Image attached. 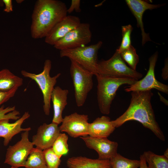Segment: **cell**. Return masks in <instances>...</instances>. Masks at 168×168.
I'll list each match as a JSON object with an SVG mask.
<instances>
[{
  "label": "cell",
  "instance_id": "cell-1",
  "mask_svg": "<svg viewBox=\"0 0 168 168\" xmlns=\"http://www.w3.org/2000/svg\"><path fill=\"white\" fill-rule=\"evenodd\" d=\"M153 95L151 90L132 92L129 106L121 115L111 121L113 126L118 128L127 121H136L150 129L159 139L165 141L164 135L156 120L151 103Z\"/></svg>",
  "mask_w": 168,
  "mask_h": 168
},
{
  "label": "cell",
  "instance_id": "cell-2",
  "mask_svg": "<svg viewBox=\"0 0 168 168\" xmlns=\"http://www.w3.org/2000/svg\"><path fill=\"white\" fill-rule=\"evenodd\" d=\"M67 8L58 0H38L31 16L30 33L34 39L45 38L54 27L67 16Z\"/></svg>",
  "mask_w": 168,
  "mask_h": 168
},
{
  "label": "cell",
  "instance_id": "cell-3",
  "mask_svg": "<svg viewBox=\"0 0 168 168\" xmlns=\"http://www.w3.org/2000/svg\"><path fill=\"white\" fill-rule=\"evenodd\" d=\"M96 76L97 81L98 107L100 112L105 114H110L111 105L119 87L123 84L132 85L137 81L133 79L115 78L99 74Z\"/></svg>",
  "mask_w": 168,
  "mask_h": 168
},
{
  "label": "cell",
  "instance_id": "cell-4",
  "mask_svg": "<svg viewBox=\"0 0 168 168\" xmlns=\"http://www.w3.org/2000/svg\"><path fill=\"white\" fill-rule=\"evenodd\" d=\"M97 71V74L102 76L137 81L143 76L142 73L128 66L117 50L109 59L98 61Z\"/></svg>",
  "mask_w": 168,
  "mask_h": 168
},
{
  "label": "cell",
  "instance_id": "cell-5",
  "mask_svg": "<svg viewBox=\"0 0 168 168\" xmlns=\"http://www.w3.org/2000/svg\"><path fill=\"white\" fill-rule=\"evenodd\" d=\"M102 44V42L100 41L89 45L61 50L60 56L61 58L67 57L70 60L76 62L96 76L97 74V68L98 61L97 54Z\"/></svg>",
  "mask_w": 168,
  "mask_h": 168
},
{
  "label": "cell",
  "instance_id": "cell-6",
  "mask_svg": "<svg viewBox=\"0 0 168 168\" xmlns=\"http://www.w3.org/2000/svg\"><path fill=\"white\" fill-rule=\"evenodd\" d=\"M51 67V61L47 59L44 62L43 71L39 74L31 73L24 70L21 71V73L23 77L34 80L38 85L43 95V110L47 115H49L50 113L51 94L58 78L61 75L60 73H58L55 76L51 77L50 72Z\"/></svg>",
  "mask_w": 168,
  "mask_h": 168
},
{
  "label": "cell",
  "instance_id": "cell-7",
  "mask_svg": "<svg viewBox=\"0 0 168 168\" xmlns=\"http://www.w3.org/2000/svg\"><path fill=\"white\" fill-rule=\"evenodd\" d=\"M70 72L73 85L76 102L78 107L84 104L92 89L94 75L76 62L70 60Z\"/></svg>",
  "mask_w": 168,
  "mask_h": 168
},
{
  "label": "cell",
  "instance_id": "cell-8",
  "mask_svg": "<svg viewBox=\"0 0 168 168\" xmlns=\"http://www.w3.org/2000/svg\"><path fill=\"white\" fill-rule=\"evenodd\" d=\"M29 131H24L21 139L7 148L4 163L11 168L24 167L28 157L34 148V144L29 139Z\"/></svg>",
  "mask_w": 168,
  "mask_h": 168
},
{
  "label": "cell",
  "instance_id": "cell-9",
  "mask_svg": "<svg viewBox=\"0 0 168 168\" xmlns=\"http://www.w3.org/2000/svg\"><path fill=\"white\" fill-rule=\"evenodd\" d=\"M92 36L89 24L81 23L57 41L54 46L56 49L61 50L86 45L91 41Z\"/></svg>",
  "mask_w": 168,
  "mask_h": 168
},
{
  "label": "cell",
  "instance_id": "cell-10",
  "mask_svg": "<svg viewBox=\"0 0 168 168\" xmlns=\"http://www.w3.org/2000/svg\"><path fill=\"white\" fill-rule=\"evenodd\" d=\"M158 57L157 52H156L149 58V66L145 76L137 81L134 84L125 88L124 91H142L156 89L166 94L168 93V86L157 81L155 76V68Z\"/></svg>",
  "mask_w": 168,
  "mask_h": 168
},
{
  "label": "cell",
  "instance_id": "cell-11",
  "mask_svg": "<svg viewBox=\"0 0 168 168\" xmlns=\"http://www.w3.org/2000/svg\"><path fill=\"white\" fill-rule=\"evenodd\" d=\"M88 119L87 115L77 112L66 116L59 127L60 132L66 133L74 138L88 136Z\"/></svg>",
  "mask_w": 168,
  "mask_h": 168
},
{
  "label": "cell",
  "instance_id": "cell-12",
  "mask_svg": "<svg viewBox=\"0 0 168 168\" xmlns=\"http://www.w3.org/2000/svg\"><path fill=\"white\" fill-rule=\"evenodd\" d=\"M80 138L87 147L97 152L99 159L110 160L118 153V143L109 140L107 138H96L88 135Z\"/></svg>",
  "mask_w": 168,
  "mask_h": 168
},
{
  "label": "cell",
  "instance_id": "cell-13",
  "mask_svg": "<svg viewBox=\"0 0 168 168\" xmlns=\"http://www.w3.org/2000/svg\"><path fill=\"white\" fill-rule=\"evenodd\" d=\"M60 133L58 125L44 123L38 127L36 134L32 137V142L36 148L44 151L52 147Z\"/></svg>",
  "mask_w": 168,
  "mask_h": 168
},
{
  "label": "cell",
  "instance_id": "cell-14",
  "mask_svg": "<svg viewBox=\"0 0 168 168\" xmlns=\"http://www.w3.org/2000/svg\"><path fill=\"white\" fill-rule=\"evenodd\" d=\"M81 23L77 16L67 15L58 22L45 38V42L53 45Z\"/></svg>",
  "mask_w": 168,
  "mask_h": 168
},
{
  "label": "cell",
  "instance_id": "cell-15",
  "mask_svg": "<svg viewBox=\"0 0 168 168\" xmlns=\"http://www.w3.org/2000/svg\"><path fill=\"white\" fill-rule=\"evenodd\" d=\"M125 2L137 20V27L141 29L142 45L147 41H151L149 34L145 31L142 21L143 15L146 10L157 8L161 7L162 4H152L143 0H126Z\"/></svg>",
  "mask_w": 168,
  "mask_h": 168
},
{
  "label": "cell",
  "instance_id": "cell-16",
  "mask_svg": "<svg viewBox=\"0 0 168 168\" xmlns=\"http://www.w3.org/2000/svg\"><path fill=\"white\" fill-rule=\"evenodd\" d=\"M30 116L28 112H26L15 122L9 123V119L0 120V137L4 138L3 144L7 146L14 136L22 131H30V127L23 128L21 125Z\"/></svg>",
  "mask_w": 168,
  "mask_h": 168
},
{
  "label": "cell",
  "instance_id": "cell-17",
  "mask_svg": "<svg viewBox=\"0 0 168 168\" xmlns=\"http://www.w3.org/2000/svg\"><path fill=\"white\" fill-rule=\"evenodd\" d=\"M68 93V90L62 89L59 86L54 88L51 97L54 110L52 123L58 125L61 123L63 119V112L67 104Z\"/></svg>",
  "mask_w": 168,
  "mask_h": 168
},
{
  "label": "cell",
  "instance_id": "cell-18",
  "mask_svg": "<svg viewBox=\"0 0 168 168\" xmlns=\"http://www.w3.org/2000/svg\"><path fill=\"white\" fill-rule=\"evenodd\" d=\"M115 129L110 118L103 116L96 118L92 122L89 124L88 135L96 138H107Z\"/></svg>",
  "mask_w": 168,
  "mask_h": 168
},
{
  "label": "cell",
  "instance_id": "cell-19",
  "mask_svg": "<svg viewBox=\"0 0 168 168\" xmlns=\"http://www.w3.org/2000/svg\"><path fill=\"white\" fill-rule=\"evenodd\" d=\"M68 168H111L110 160L92 159L85 156H73L66 162Z\"/></svg>",
  "mask_w": 168,
  "mask_h": 168
},
{
  "label": "cell",
  "instance_id": "cell-20",
  "mask_svg": "<svg viewBox=\"0 0 168 168\" xmlns=\"http://www.w3.org/2000/svg\"><path fill=\"white\" fill-rule=\"evenodd\" d=\"M23 79L5 68L0 71V91H9L14 87L21 86L23 84Z\"/></svg>",
  "mask_w": 168,
  "mask_h": 168
},
{
  "label": "cell",
  "instance_id": "cell-21",
  "mask_svg": "<svg viewBox=\"0 0 168 168\" xmlns=\"http://www.w3.org/2000/svg\"><path fill=\"white\" fill-rule=\"evenodd\" d=\"M25 168H47L43 151L34 148L27 157Z\"/></svg>",
  "mask_w": 168,
  "mask_h": 168
},
{
  "label": "cell",
  "instance_id": "cell-22",
  "mask_svg": "<svg viewBox=\"0 0 168 168\" xmlns=\"http://www.w3.org/2000/svg\"><path fill=\"white\" fill-rule=\"evenodd\" d=\"M148 168H168V158L164 155H157L150 151L144 152L142 154Z\"/></svg>",
  "mask_w": 168,
  "mask_h": 168
},
{
  "label": "cell",
  "instance_id": "cell-23",
  "mask_svg": "<svg viewBox=\"0 0 168 168\" xmlns=\"http://www.w3.org/2000/svg\"><path fill=\"white\" fill-rule=\"evenodd\" d=\"M110 161L111 168H138L140 164V160L129 159L118 153Z\"/></svg>",
  "mask_w": 168,
  "mask_h": 168
},
{
  "label": "cell",
  "instance_id": "cell-24",
  "mask_svg": "<svg viewBox=\"0 0 168 168\" xmlns=\"http://www.w3.org/2000/svg\"><path fill=\"white\" fill-rule=\"evenodd\" d=\"M68 139L67 135L64 133H60L52 147L53 152L60 158L69 151Z\"/></svg>",
  "mask_w": 168,
  "mask_h": 168
},
{
  "label": "cell",
  "instance_id": "cell-25",
  "mask_svg": "<svg viewBox=\"0 0 168 168\" xmlns=\"http://www.w3.org/2000/svg\"><path fill=\"white\" fill-rule=\"evenodd\" d=\"M120 54L123 60L128 63L130 67L136 70L137 65L139 61V57L135 48L131 45L128 49Z\"/></svg>",
  "mask_w": 168,
  "mask_h": 168
},
{
  "label": "cell",
  "instance_id": "cell-26",
  "mask_svg": "<svg viewBox=\"0 0 168 168\" xmlns=\"http://www.w3.org/2000/svg\"><path fill=\"white\" fill-rule=\"evenodd\" d=\"M133 29V28L130 24L122 26V40L120 46L116 49L119 53L131 45V35Z\"/></svg>",
  "mask_w": 168,
  "mask_h": 168
},
{
  "label": "cell",
  "instance_id": "cell-27",
  "mask_svg": "<svg viewBox=\"0 0 168 168\" xmlns=\"http://www.w3.org/2000/svg\"><path fill=\"white\" fill-rule=\"evenodd\" d=\"M47 168H58L61 161L51 148L43 151Z\"/></svg>",
  "mask_w": 168,
  "mask_h": 168
},
{
  "label": "cell",
  "instance_id": "cell-28",
  "mask_svg": "<svg viewBox=\"0 0 168 168\" xmlns=\"http://www.w3.org/2000/svg\"><path fill=\"white\" fill-rule=\"evenodd\" d=\"M19 111L15 110V106L4 108V105L0 107V120L9 119L17 120L20 117Z\"/></svg>",
  "mask_w": 168,
  "mask_h": 168
},
{
  "label": "cell",
  "instance_id": "cell-29",
  "mask_svg": "<svg viewBox=\"0 0 168 168\" xmlns=\"http://www.w3.org/2000/svg\"><path fill=\"white\" fill-rule=\"evenodd\" d=\"M19 87L16 86L8 91H0V106L14 96Z\"/></svg>",
  "mask_w": 168,
  "mask_h": 168
},
{
  "label": "cell",
  "instance_id": "cell-30",
  "mask_svg": "<svg viewBox=\"0 0 168 168\" xmlns=\"http://www.w3.org/2000/svg\"><path fill=\"white\" fill-rule=\"evenodd\" d=\"M80 0H72L69 7L67 9V13H70L75 11L76 12H80L81 10L80 8Z\"/></svg>",
  "mask_w": 168,
  "mask_h": 168
},
{
  "label": "cell",
  "instance_id": "cell-31",
  "mask_svg": "<svg viewBox=\"0 0 168 168\" xmlns=\"http://www.w3.org/2000/svg\"><path fill=\"white\" fill-rule=\"evenodd\" d=\"M5 5V8L3 10L4 12L9 13L12 12L13 6L12 0H2Z\"/></svg>",
  "mask_w": 168,
  "mask_h": 168
},
{
  "label": "cell",
  "instance_id": "cell-32",
  "mask_svg": "<svg viewBox=\"0 0 168 168\" xmlns=\"http://www.w3.org/2000/svg\"><path fill=\"white\" fill-rule=\"evenodd\" d=\"M168 59H166L165 62V65L162 70L161 77L165 80L168 79Z\"/></svg>",
  "mask_w": 168,
  "mask_h": 168
},
{
  "label": "cell",
  "instance_id": "cell-33",
  "mask_svg": "<svg viewBox=\"0 0 168 168\" xmlns=\"http://www.w3.org/2000/svg\"><path fill=\"white\" fill-rule=\"evenodd\" d=\"M139 160L140 161L139 168H148L147 163L142 154L140 156Z\"/></svg>",
  "mask_w": 168,
  "mask_h": 168
},
{
  "label": "cell",
  "instance_id": "cell-34",
  "mask_svg": "<svg viewBox=\"0 0 168 168\" xmlns=\"http://www.w3.org/2000/svg\"><path fill=\"white\" fill-rule=\"evenodd\" d=\"M158 95L159 96L160 100L164 103L166 105H168V101L162 96L159 92H158Z\"/></svg>",
  "mask_w": 168,
  "mask_h": 168
},
{
  "label": "cell",
  "instance_id": "cell-35",
  "mask_svg": "<svg viewBox=\"0 0 168 168\" xmlns=\"http://www.w3.org/2000/svg\"><path fill=\"white\" fill-rule=\"evenodd\" d=\"M164 155L167 158H168V149L167 148L166 150L164 152Z\"/></svg>",
  "mask_w": 168,
  "mask_h": 168
},
{
  "label": "cell",
  "instance_id": "cell-36",
  "mask_svg": "<svg viewBox=\"0 0 168 168\" xmlns=\"http://www.w3.org/2000/svg\"><path fill=\"white\" fill-rule=\"evenodd\" d=\"M3 4H4L2 0H0V7H2L3 5Z\"/></svg>",
  "mask_w": 168,
  "mask_h": 168
},
{
  "label": "cell",
  "instance_id": "cell-37",
  "mask_svg": "<svg viewBox=\"0 0 168 168\" xmlns=\"http://www.w3.org/2000/svg\"><path fill=\"white\" fill-rule=\"evenodd\" d=\"M23 0H16V2L18 3H20L23 2Z\"/></svg>",
  "mask_w": 168,
  "mask_h": 168
}]
</instances>
